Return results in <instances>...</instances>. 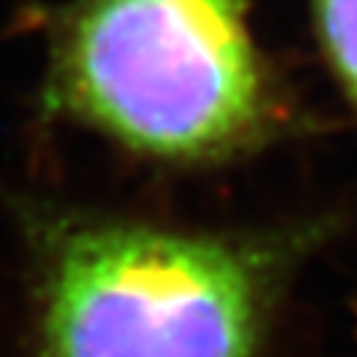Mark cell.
<instances>
[{
    "label": "cell",
    "mask_w": 357,
    "mask_h": 357,
    "mask_svg": "<svg viewBox=\"0 0 357 357\" xmlns=\"http://www.w3.org/2000/svg\"><path fill=\"white\" fill-rule=\"evenodd\" d=\"M325 236L48 218L33 232V357H265L283 289Z\"/></svg>",
    "instance_id": "6da1fadb"
},
{
    "label": "cell",
    "mask_w": 357,
    "mask_h": 357,
    "mask_svg": "<svg viewBox=\"0 0 357 357\" xmlns=\"http://www.w3.org/2000/svg\"><path fill=\"white\" fill-rule=\"evenodd\" d=\"M48 48L54 114L149 161L229 164L295 122L248 0H72Z\"/></svg>",
    "instance_id": "7a4b0ae2"
},
{
    "label": "cell",
    "mask_w": 357,
    "mask_h": 357,
    "mask_svg": "<svg viewBox=\"0 0 357 357\" xmlns=\"http://www.w3.org/2000/svg\"><path fill=\"white\" fill-rule=\"evenodd\" d=\"M312 27L333 81L357 114V0H312Z\"/></svg>",
    "instance_id": "3957f363"
}]
</instances>
